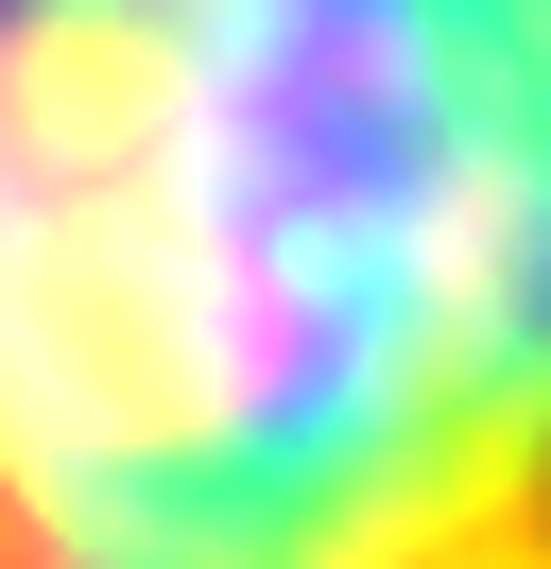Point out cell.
Returning a JSON list of instances; mask_svg holds the SVG:
<instances>
[{
  "label": "cell",
  "instance_id": "obj_1",
  "mask_svg": "<svg viewBox=\"0 0 551 569\" xmlns=\"http://www.w3.org/2000/svg\"><path fill=\"white\" fill-rule=\"evenodd\" d=\"M0 569H551V0H0Z\"/></svg>",
  "mask_w": 551,
  "mask_h": 569
}]
</instances>
